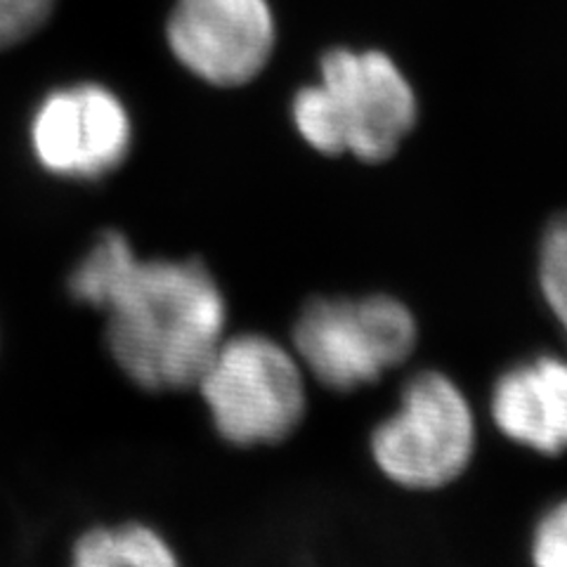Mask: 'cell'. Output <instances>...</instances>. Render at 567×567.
<instances>
[{
    "instance_id": "cell-9",
    "label": "cell",
    "mask_w": 567,
    "mask_h": 567,
    "mask_svg": "<svg viewBox=\"0 0 567 567\" xmlns=\"http://www.w3.org/2000/svg\"><path fill=\"white\" fill-rule=\"evenodd\" d=\"M71 567H183L162 532L142 523L93 527L74 544Z\"/></svg>"
},
{
    "instance_id": "cell-5",
    "label": "cell",
    "mask_w": 567,
    "mask_h": 567,
    "mask_svg": "<svg viewBox=\"0 0 567 567\" xmlns=\"http://www.w3.org/2000/svg\"><path fill=\"white\" fill-rule=\"evenodd\" d=\"M477 419L461 385L425 369L402 385L398 406L369 437V454L390 483L433 492L452 485L473 464Z\"/></svg>"
},
{
    "instance_id": "cell-8",
    "label": "cell",
    "mask_w": 567,
    "mask_h": 567,
    "mask_svg": "<svg viewBox=\"0 0 567 567\" xmlns=\"http://www.w3.org/2000/svg\"><path fill=\"white\" fill-rule=\"evenodd\" d=\"M489 416L506 440L535 454L567 452V360L537 354L494 381Z\"/></svg>"
},
{
    "instance_id": "cell-2",
    "label": "cell",
    "mask_w": 567,
    "mask_h": 567,
    "mask_svg": "<svg viewBox=\"0 0 567 567\" xmlns=\"http://www.w3.org/2000/svg\"><path fill=\"white\" fill-rule=\"evenodd\" d=\"M419 102L400 66L379 50L336 48L319 62V81L298 91V135L324 156L381 164L412 133Z\"/></svg>"
},
{
    "instance_id": "cell-6",
    "label": "cell",
    "mask_w": 567,
    "mask_h": 567,
    "mask_svg": "<svg viewBox=\"0 0 567 567\" xmlns=\"http://www.w3.org/2000/svg\"><path fill=\"white\" fill-rule=\"evenodd\" d=\"M166 35L194 76L239 87L268 66L277 29L268 0H175Z\"/></svg>"
},
{
    "instance_id": "cell-7",
    "label": "cell",
    "mask_w": 567,
    "mask_h": 567,
    "mask_svg": "<svg viewBox=\"0 0 567 567\" xmlns=\"http://www.w3.org/2000/svg\"><path fill=\"white\" fill-rule=\"evenodd\" d=\"M131 145L126 106L93 83L48 95L31 121V147L39 164L69 181L110 175L126 162Z\"/></svg>"
},
{
    "instance_id": "cell-10",
    "label": "cell",
    "mask_w": 567,
    "mask_h": 567,
    "mask_svg": "<svg viewBox=\"0 0 567 567\" xmlns=\"http://www.w3.org/2000/svg\"><path fill=\"white\" fill-rule=\"evenodd\" d=\"M537 279L546 308L567 336V213H560L546 227L539 244Z\"/></svg>"
},
{
    "instance_id": "cell-11",
    "label": "cell",
    "mask_w": 567,
    "mask_h": 567,
    "mask_svg": "<svg viewBox=\"0 0 567 567\" xmlns=\"http://www.w3.org/2000/svg\"><path fill=\"white\" fill-rule=\"evenodd\" d=\"M532 567H567V499L542 513L529 539Z\"/></svg>"
},
{
    "instance_id": "cell-12",
    "label": "cell",
    "mask_w": 567,
    "mask_h": 567,
    "mask_svg": "<svg viewBox=\"0 0 567 567\" xmlns=\"http://www.w3.org/2000/svg\"><path fill=\"white\" fill-rule=\"evenodd\" d=\"M58 0H0V50L22 43L39 31Z\"/></svg>"
},
{
    "instance_id": "cell-4",
    "label": "cell",
    "mask_w": 567,
    "mask_h": 567,
    "mask_svg": "<svg viewBox=\"0 0 567 567\" xmlns=\"http://www.w3.org/2000/svg\"><path fill=\"white\" fill-rule=\"evenodd\" d=\"M419 346V322L388 293L319 296L300 308L291 350L308 379L336 393L381 381Z\"/></svg>"
},
{
    "instance_id": "cell-3",
    "label": "cell",
    "mask_w": 567,
    "mask_h": 567,
    "mask_svg": "<svg viewBox=\"0 0 567 567\" xmlns=\"http://www.w3.org/2000/svg\"><path fill=\"white\" fill-rule=\"evenodd\" d=\"M216 433L235 447L291 437L308 412V374L291 346L265 333L225 336L194 381Z\"/></svg>"
},
{
    "instance_id": "cell-1",
    "label": "cell",
    "mask_w": 567,
    "mask_h": 567,
    "mask_svg": "<svg viewBox=\"0 0 567 567\" xmlns=\"http://www.w3.org/2000/svg\"><path fill=\"white\" fill-rule=\"evenodd\" d=\"M69 291L104 315L112 360L150 393L194 388L227 336V300L204 262L142 258L114 229L87 248Z\"/></svg>"
}]
</instances>
